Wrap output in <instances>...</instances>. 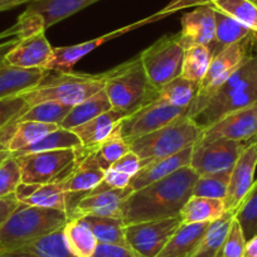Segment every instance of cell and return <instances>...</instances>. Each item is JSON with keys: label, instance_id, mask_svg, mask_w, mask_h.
Returning <instances> with one entry per match:
<instances>
[{"label": "cell", "instance_id": "6da1fadb", "mask_svg": "<svg viewBox=\"0 0 257 257\" xmlns=\"http://www.w3.org/2000/svg\"><path fill=\"white\" fill-rule=\"evenodd\" d=\"M198 174L184 167L169 177L133 192L121 203V218L125 226L139 222L179 216L185 202L192 197Z\"/></svg>", "mask_w": 257, "mask_h": 257}, {"label": "cell", "instance_id": "7a4b0ae2", "mask_svg": "<svg viewBox=\"0 0 257 257\" xmlns=\"http://www.w3.org/2000/svg\"><path fill=\"white\" fill-rule=\"evenodd\" d=\"M257 102V51L241 67L222 83L209 97L188 110L202 130L218 121L222 116Z\"/></svg>", "mask_w": 257, "mask_h": 257}, {"label": "cell", "instance_id": "3957f363", "mask_svg": "<svg viewBox=\"0 0 257 257\" xmlns=\"http://www.w3.org/2000/svg\"><path fill=\"white\" fill-rule=\"evenodd\" d=\"M103 90L111 106L125 117L154 102L159 95L150 82L140 57L123 62L103 73Z\"/></svg>", "mask_w": 257, "mask_h": 257}, {"label": "cell", "instance_id": "277c9868", "mask_svg": "<svg viewBox=\"0 0 257 257\" xmlns=\"http://www.w3.org/2000/svg\"><path fill=\"white\" fill-rule=\"evenodd\" d=\"M68 222L63 211L19 203L6 223L0 227V251L18 248L47 236Z\"/></svg>", "mask_w": 257, "mask_h": 257}, {"label": "cell", "instance_id": "5b68a950", "mask_svg": "<svg viewBox=\"0 0 257 257\" xmlns=\"http://www.w3.org/2000/svg\"><path fill=\"white\" fill-rule=\"evenodd\" d=\"M105 86V77L101 75H83L73 72H57L46 76L37 87L22 93L29 106L53 101L73 107L101 91Z\"/></svg>", "mask_w": 257, "mask_h": 257}, {"label": "cell", "instance_id": "8992f818", "mask_svg": "<svg viewBox=\"0 0 257 257\" xmlns=\"http://www.w3.org/2000/svg\"><path fill=\"white\" fill-rule=\"evenodd\" d=\"M202 128L188 116L155 130L150 134L128 142L130 150L142 159L143 167L154 160L170 157L187 148L193 147L199 140Z\"/></svg>", "mask_w": 257, "mask_h": 257}, {"label": "cell", "instance_id": "52a82bcc", "mask_svg": "<svg viewBox=\"0 0 257 257\" xmlns=\"http://www.w3.org/2000/svg\"><path fill=\"white\" fill-rule=\"evenodd\" d=\"M207 2H208V0H173L172 3H170L167 8L163 9V11L158 12L157 14H153V16L148 17V18L142 19V21L135 22V23L130 24V26L118 28L116 29V31L110 32V33L103 34V36L98 37V38L91 39V41L88 42H83V43L73 44V46L68 47H56V48H53V54H52V58L51 61H49V63L47 64L46 71H54V72H72L73 66H75L81 58H83L86 54L95 51L96 48L102 46L106 42L112 41V39L117 38V37L122 36V34L125 33H128V32L134 31V29L140 28V27L145 26V24H149L153 23V22L167 18L168 16H172L173 13L185 8V7L201 6V4L207 3Z\"/></svg>", "mask_w": 257, "mask_h": 257}, {"label": "cell", "instance_id": "ba28073f", "mask_svg": "<svg viewBox=\"0 0 257 257\" xmlns=\"http://www.w3.org/2000/svg\"><path fill=\"white\" fill-rule=\"evenodd\" d=\"M16 158L21 167L22 182L29 184L62 183L73 172L77 163L76 149L51 150Z\"/></svg>", "mask_w": 257, "mask_h": 257}, {"label": "cell", "instance_id": "9c48e42d", "mask_svg": "<svg viewBox=\"0 0 257 257\" xmlns=\"http://www.w3.org/2000/svg\"><path fill=\"white\" fill-rule=\"evenodd\" d=\"M144 70L158 91L182 75L184 47L179 34L164 36L140 53Z\"/></svg>", "mask_w": 257, "mask_h": 257}, {"label": "cell", "instance_id": "30bf717a", "mask_svg": "<svg viewBox=\"0 0 257 257\" xmlns=\"http://www.w3.org/2000/svg\"><path fill=\"white\" fill-rule=\"evenodd\" d=\"M254 38L253 32L242 38L241 41L231 44L217 56L212 58L208 72L199 85V91L196 100L193 101L189 108L198 106L207 97L212 95L222 83L226 82L242 64L254 53Z\"/></svg>", "mask_w": 257, "mask_h": 257}, {"label": "cell", "instance_id": "8fae6325", "mask_svg": "<svg viewBox=\"0 0 257 257\" xmlns=\"http://www.w3.org/2000/svg\"><path fill=\"white\" fill-rule=\"evenodd\" d=\"M182 224L180 216L125 226L126 243L140 257H155Z\"/></svg>", "mask_w": 257, "mask_h": 257}, {"label": "cell", "instance_id": "7c38bea8", "mask_svg": "<svg viewBox=\"0 0 257 257\" xmlns=\"http://www.w3.org/2000/svg\"><path fill=\"white\" fill-rule=\"evenodd\" d=\"M246 143L227 139L198 140L193 145L189 167L198 175L228 172L232 170Z\"/></svg>", "mask_w": 257, "mask_h": 257}, {"label": "cell", "instance_id": "4fadbf2b", "mask_svg": "<svg viewBox=\"0 0 257 257\" xmlns=\"http://www.w3.org/2000/svg\"><path fill=\"white\" fill-rule=\"evenodd\" d=\"M189 108L159 103L157 101L140 108L137 112L126 116L120 122V132L126 142L142 138L159 130L178 118L188 116Z\"/></svg>", "mask_w": 257, "mask_h": 257}, {"label": "cell", "instance_id": "5bb4252c", "mask_svg": "<svg viewBox=\"0 0 257 257\" xmlns=\"http://www.w3.org/2000/svg\"><path fill=\"white\" fill-rule=\"evenodd\" d=\"M254 138H257V102L222 116L218 121L202 130L199 140L227 139L246 143Z\"/></svg>", "mask_w": 257, "mask_h": 257}, {"label": "cell", "instance_id": "9a60e30c", "mask_svg": "<svg viewBox=\"0 0 257 257\" xmlns=\"http://www.w3.org/2000/svg\"><path fill=\"white\" fill-rule=\"evenodd\" d=\"M257 168V138L246 143L238 159L231 170L228 190L224 198L226 212L236 213L237 208L244 199L254 182Z\"/></svg>", "mask_w": 257, "mask_h": 257}, {"label": "cell", "instance_id": "2e32d148", "mask_svg": "<svg viewBox=\"0 0 257 257\" xmlns=\"http://www.w3.org/2000/svg\"><path fill=\"white\" fill-rule=\"evenodd\" d=\"M53 54V47L46 38L44 31L22 38L9 49L4 64L19 68H41L46 70Z\"/></svg>", "mask_w": 257, "mask_h": 257}, {"label": "cell", "instance_id": "e0dca14e", "mask_svg": "<svg viewBox=\"0 0 257 257\" xmlns=\"http://www.w3.org/2000/svg\"><path fill=\"white\" fill-rule=\"evenodd\" d=\"M76 159L77 163L73 172L59 184L64 192L78 193L86 197L102 182L105 169L97 162L92 150L85 147L76 149Z\"/></svg>", "mask_w": 257, "mask_h": 257}, {"label": "cell", "instance_id": "ac0fdd59", "mask_svg": "<svg viewBox=\"0 0 257 257\" xmlns=\"http://www.w3.org/2000/svg\"><path fill=\"white\" fill-rule=\"evenodd\" d=\"M216 32V19L214 9L209 3L197 6L189 13L184 14L182 18V31L179 34V42L183 47L188 48L196 44L211 43Z\"/></svg>", "mask_w": 257, "mask_h": 257}, {"label": "cell", "instance_id": "d6986e66", "mask_svg": "<svg viewBox=\"0 0 257 257\" xmlns=\"http://www.w3.org/2000/svg\"><path fill=\"white\" fill-rule=\"evenodd\" d=\"M133 192L134 190L127 187L123 189L101 190V192L87 194L78 202L72 213L70 214V218H78V217L86 216V214L121 218V203Z\"/></svg>", "mask_w": 257, "mask_h": 257}, {"label": "cell", "instance_id": "ffe728a7", "mask_svg": "<svg viewBox=\"0 0 257 257\" xmlns=\"http://www.w3.org/2000/svg\"><path fill=\"white\" fill-rule=\"evenodd\" d=\"M192 150L193 147L187 148V149L182 150V152L177 153V154L163 158V159L154 160V162L144 165L139 170V173L132 178L130 188L135 192V190L142 189V188L147 187V185L152 184V183H155L158 180H162L164 178L169 177V175L178 172L182 168L189 167Z\"/></svg>", "mask_w": 257, "mask_h": 257}, {"label": "cell", "instance_id": "44dd1931", "mask_svg": "<svg viewBox=\"0 0 257 257\" xmlns=\"http://www.w3.org/2000/svg\"><path fill=\"white\" fill-rule=\"evenodd\" d=\"M49 71L41 68H19L0 66V100L19 96L37 87Z\"/></svg>", "mask_w": 257, "mask_h": 257}, {"label": "cell", "instance_id": "7402d4cb", "mask_svg": "<svg viewBox=\"0 0 257 257\" xmlns=\"http://www.w3.org/2000/svg\"><path fill=\"white\" fill-rule=\"evenodd\" d=\"M0 257H75L68 249L63 228L32 241L18 248L0 251Z\"/></svg>", "mask_w": 257, "mask_h": 257}, {"label": "cell", "instance_id": "603a6c76", "mask_svg": "<svg viewBox=\"0 0 257 257\" xmlns=\"http://www.w3.org/2000/svg\"><path fill=\"white\" fill-rule=\"evenodd\" d=\"M123 117L125 116L122 113L111 108L91 118L87 122L72 128V132L80 138L82 147L87 149H95L115 132Z\"/></svg>", "mask_w": 257, "mask_h": 257}, {"label": "cell", "instance_id": "cb8c5ba5", "mask_svg": "<svg viewBox=\"0 0 257 257\" xmlns=\"http://www.w3.org/2000/svg\"><path fill=\"white\" fill-rule=\"evenodd\" d=\"M83 197H85L83 194H78V193L64 192L59 183L39 184L33 194L28 197L23 202V204L63 211L68 214V218H70V214Z\"/></svg>", "mask_w": 257, "mask_h": 257}, {"label": "cell", "instance_id": "d4e9b609", "mask_svg": "<svg viewBox=\"0 0 257 257\" xmlns=\"http://www.w3.org/2000/svg\"><path fill=\"white\" fill-rule=\"evenodd\" d=\"M211 223H182L155 257H190Z\"/></svg>", "mask_w": 257, "mask_h": 257}, {"label": "cell", "instance_id": "484cf974", "mask_svg": "<svg viewBox=\"0 0 257 257\" xmlns=\"http://www.w3.org/2000/svg\"><path fill=\"white\" fill-rule=\"evenodd\" d=\"M97 2L100 0H34L27 11L41 16L47 29Z\"/></svg>", "mask_w": 257, "mask_h": 257}, {"label": "cell", "instance_id": "4316f807", "mask_svg": "<svg viewBox=\"0 0 257 257\" xmlns=\"http://www.w3.org/2000/svg\"><path fill=\"white\" fill-rule=\"evenodd\" d=\"M214 9V8H213ZM214 19H216V32H214L213 41L207 44L209 52L212 54V58L227 48L231 44L241 41L246 36L251 33V29L244 27L236 19L231 18L227 14L214 9Z\"/></svg>", "mask_w": 257, "mask_h": 257}, {"label": "cell", "instance_id": "83f0119b", "mask_svg": "<svg viewBox=\"0 0 257 257\" xmlns=\"http://www.w3.org/2000/svg\"><path fill=\"white\" fill-rule=\"evenodd\" d=\"M226 213L222 199L190 197L183 206L179 216L182 223H212Z\"/></svg>", "mask_w": 257, "mask_h": 257}, {"label": "cell", "instance_id": "f1b7e54d", "mask_svg": "<svg viewBox=\"0 0 257 257\" xmlns=\"http://www.w3.org/2000/svg\"><path fill=\"white\" fill-rule=\"evenodd\" d=\"M64 239L75 257H92L98 242L90 227L81 218H70L63 227Z\"/></svg>", "mask_w": 257, "mask_h": 257}, {"label": "cell", "instance_id": "f546056e", "mask_svg": "<svg viewBox=\"0 0 257 257\" xmlns=\"http://www.w3.org/2000/svg\"><path fill=\"white\" fill-rule=\"evenodd\" d=\"M111 108H112V106H111L110 100H108L105 90L102 88L97 93L88 97L87 100L73 106L59 126L67 128V130H72V128L87 122L91 118L96 117V116L101 115V113L106 112Z\"/></svg>", "mask_w": 257, "mask_h": 257}, {"label": "cell", "instance_id": "4dcf8cb0", "mask_svg": "<svg viewBox=\"0 0 257 257\" xmlns=\"http://www.w3.org/2000/svg\"><path fill=\"white\" fill-rule=\"evenodd\" d=\"M59 127L56 123L38 122V121H17L16 128L7 144L9 153H17L29 145L43 139L49 133Z\"/></svg>", "mask_w": 257, "mask_h": 257}, {"label": "cell", "instance_id": "1f68e13d", "mask_svg": "<svg viewBox=\"0 0 257 257\" xmlns=\"http://www.w3.org/2000/svg\"><path fill=\"white\" fill-rule=\"evenodd\" d=\"M78 218L82 219L90 227L98 243L127 246L125 239V224L121 218L95 216V214H86Z\"/></svg>", "mask_w": 257, "mask_h": 257}, {"label": "cell", "instance_id": "d6a6232c", "mask_svg": "<svg viewBox=\"0 0 257 257\" xmlns=\"http://www.w3.org/2000/svg\"><path fill=\"white\" fill-rule=\"evenodd\" d=\"M233 219L234 213L226 212L221 218L212 222L207 228L203 238L199 242L197 249L190 257H217L227 234H228Z\"/></svg>", "mask_w": 257, "mask_h": 257}, {"label": "cell", "instance_id": "836d02e7", "mask_svg": "<svg viewBox=\"0 0 257 257\" xmlns=\"http://www.w3.org/2000/svg\"><path fill=\"white\" fill-rule=\"evenodd\" d=\"M198 91V83L192 82L179 76L160 88L159 95L155 101L159 103H168V105L178 106V107L189 108L193 101L196 100Z\"/></svg>", "mask_w": 257, "mask_h": 257}, {"label": "cell", "instance_id": "e575fe53", "mask_svg": "<svg viewBox=\"0 0 257 257\" xmlns=\"http://www.w3.org/2000/svg\"><path fill=\"white\" fill-rule=\"evenodd\" d=\"M81 147H82V143H81L80 138L72 130H67V128H63L59 126L57 130L49 133L48 135H46L39 142L29 145L26 149L19 150L17 153H12V154L18 157V155L33 154V153L41 152H51V150L78 149Z\"/></svg>", "mask_w": 257, "mask_h": 257}, {"label": "cell", "instance_id": "d590c367", "mask_svg": "<svg viewBox=\"0 0 257 257\" xmlns=\"http://www.w3.org/2000/svg\"><path fill=\"white\" fill-rule=\"evenodd\" d=\"M212 62V54L208 47L203 44H196L184 49L182 77L201 85L208 72Z\"/></svg>", "mask_w": 257, "mask_h": 257}, {"label": "cell", "instance_id": "8d00e7d4", "mask_svg": "<svg viewBox=\"0 0 257 257\" xmlns=\"http://www.w3.org/2000/svg\"><path fill=\"white\" fill-rule=\"evenodd\" d=\"M208 3L252 32H257V7L251 0H208Z\"/></svg>", "mask_w": 257, "mask_h": 257}, {"label": "cell", "instance_id": "74e56055", "mask_svg": "<svg viewBox=\"0 0 257 257\" xmlns=\"http://www.w3.org/2000/svg\"><path fill=\"white\" fill-rule=\"evenodd\" d=\"M229 178H231V170L198 175L196 183H194V187H193L192 196L222 199L224 202L227 190H228Z\"/></svg>", "mask_w": 257, "mask_h": 257}, {"label": "cell", "instance_id": "f35d334b", "mask_svg": "<svg viewBox=\"0 0 257 257\" xmlns=\"http://www.w3.org/2000/svg\"><path fill=\"white\" fill-rule=\"evenodd\" d=\"M92 150L93 154H95L96 159L100 163L101 167L103 169H108L113 163L117 159H120L122 155H125L126 153L130 152V145L122 138L120 132V125L117 126L115 132L107 138L103 143H101L98 147H96Z\"/></svg>", "mask_w": 257, "mask_h": 257}, {"label": "cell", "instance_id": "ab89813d", "mask_svg": "<svg viewBox=\"0 0 257 257\" xmlns=\"http://www.w3.org/2000/svg\"><path fill=\"white\" fill-rule=\"evenodd\" d=\"M71 108H72L71 106L63 105V103L47 101V102L31 106L18 118V121H38V122L61 125V122L68 115Z\"/></svg>", "mask_w": 257, "mask_h": 257}, {"label": "cell", "instance_id": "60d3db41", "mask_svg": "<svg viewBox=\"0 0 257 257\" xmlns=\"http://www.w3.org/2000/svg\"><path fill=\"white\" fill-rule=\"evenodd\" d=\"M234 218L241 224L246 239L257 233V179L237 208Z\"/></svg>", "mask_w": 257, "mask_h": 257}, {"label": "cell", "instance_id": "b9f144b4", "mask_svg": "<svg viewBox=\"0 0 257 257\" xmlns=\"http://www.w3.org/2000/svg\"><path fill=\"white\" fill-rule=\"evenodd\" d=\"M22 183V172L17 158L9 153L0 163V198L14 194Z\"/></svg>", "mask_w": 257, "mask_h": 257}, {"label": "cell", "instance_id": "7bdbcfd3", "mask_svg": "<svg viewBox=\"0 0 257 257\" xmlns=\"http://www.w3.org/2000/svg\"><path fill=\"white\" fill-rule=\"evenodd\" d=\"M29 107L21 95L0 100V132L16 123Z\"/></svg>", "mask_w": 257, "mask_h": 257}, {"label": "cell", "instance_id": "ee69618b", "mask_svg": "<svg viewBox=\"0 0 257 257\" xmlns=\"http://www.w3.org/2000/svg\"><path fill=\"white\" fill-rule=\"evenodd\" d=\"M246 241L241 224L234 218L217 257H242Z\"/></svg>", "mask_w": 257, "mask_h": 257}, {"label": "cell", "instance_id": "f6af8a7d", "mask_svg": "<svg viewBox=\"0 0 257 257\" xmlns=\"http://www.w3.org/2000/svg\"><path fill=\"white\" fill-rule=\"evenodd\" d=\"M130 182H132V177L125 173L117 172V170L108 168L105 170V175H103V180L91 192L87 194H92V193L101 192V190H110V189H123V188L130 187Z\"/></svg>", "mask_w": 257, "mask_h": 257}, {"label": "cell", "instance_id": "bcb514c9", "mask_svg": "<svg viewBox=\"0 0 257 257\" xmlns=\"http://www.w3.org/2000/svg\"><path fill=\"white\" fill-rule=\"evenodd\" d=\"M110 168L117 170V172L125 173V174L130 175V177L133 178L135 174L139 173L140 169H142L143 163L142 159H140L133 150H130V152L126 153L125 155H122L120 159L116 160Z\"/></svg>", "mask_w": 257, "mask_h": 257}, {"label": "cell", "instance_id": "7dc6e473", "mask_svg": "<svg viewBox=\"0 0 257 257\" xmlns=\"http://www.w3.org/2000/svg\"><path fill=\"white\" fill-rule=\"evenodd\" d=\"M92 257H140L128 246L123 244L98 243Z\"/></svg>", "mask_w": 257, "mask_h": 257}, {"label": "cell", "instance_id": "c3c4849f", "mask_svg": "<svg viewBox=\"0 0 257 257\" xmlns=\"http://www.w3.org/2000/svg\"><path fill=\"white\" fill-rule=\"evenodd\" d=\"M18 206L19 202L14 194L0 198V227L6 223L7 219L11 217V214L16 211Z\"/></svg>", "mask_w": 257, "mask_h": 257}, {"label": "cell", "instance_id": "681fc988", "mask_svg": "<svg viewBox=\"0 0 257 257\" xmlns=\"http://www.w3.org/2000/svg\"><path fill=\"white\" fill-rule=\"evenodd\" d=\"M19 41V37H13L11 39H7V41L0 42V66L4 64V58H6V54L8 53L9 49L12 47H14L17 44V42Z\"/></svg>", "mask_w": 257, "mask_h": 257}, {"label": "cell", "instance_id": "f907efd6", "mask_svg": "<svg viewBox=\"0 0 257 257\" xmlns=\"http://www.w3.org/2000/svg\"><path fill=\"white\" fill-rule=\"evenodd\" d=\"M242 257H257V233L246 241Z\"/></svg>", "mask_w": 257, "mask_h": 257}, {"label": "cell", "instance_id": "816d5d0a", "mask_svg": "<svg viewBox=\"0 0 257 257\" xmlns=\"http://www.w3.org/2000/svg\"><path fill=\"white\" fill-rule=\"evenodd\" d=\"M34 0H0V12H6L26 3H32Z\"/></svg>", "mask_w": 257, "mask_h": 257}, {"label": "cell", "instance_id": "f5cc1de1", "mask_svg": "<svg viewBox=\"0 0 257 257\" xmlns=\"http://www.w3.org/2000/svg\"><path fill=\"white\" fill-rule=\"evenodd\" d=\"M13 37H18V27H17V24L16 26L11 27L9 29H7V31H4L0 33V42L7 41V39H11V38H13Z\"/></svg>", "mask_w": 257, "mask_h": 257}, {"label": "cell", "instance_id": "db71d44e", "mask_svg": "<svg viewBox=\"0 0 257 257\" xmlns=\"http://www.w3.org/2000/svg\"><path fill=\"white\" fill-rule=\"evenodd\" d=\"M253 38H254V49L257 51V32H253Z\"/></svg>", "mask_w": 257, "mask_h": 257}, {"label": "cell", "instance_id": "11a10c76", "mask_svg": "<svg viewBox=\"0 0 257 257\" xmlns=\"http://www.w3.org/2000/svg\"><path fill=\"white\" fill-rule=\"evenodd\" d=\"M8 153H9V152H7V150H0V158L4 157V155L8 154Z\"/></svg>", "mask_w": 257, "mask_h": 257}, {"label": "cell", "instance_id": "9f6ffc18", "mask_svg": "<svg viewBox=\"0 0 257 257\" xmlns=\"http://www.w3.org/2000/svg\"><path fill=\"white\" fill-rule=\"evenodd\" d=\"M8 154H9V153H8ZM8 154H6V155H4V157H2V158H0V163L3 162V160H4V158H6V157H7V155H8Z\"/></svg>", "mask_w": 257, "mask_h": 257}, {"label": "cell", "instance_id": "6f0895ef", "mask_svg": "<svg viewBox=\"0 0 257 257\" xmlns=\"http://www.w3.org/2000/svg\"><path fill=\"white\" fill-rule=\"evenodd\" d=\"M251 2H252V3H253V4H254V6H256V7H257V0H251Z\"/></svg>", "mask_w": 257, "mask_h": 257}]
</instances>
